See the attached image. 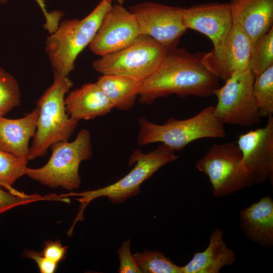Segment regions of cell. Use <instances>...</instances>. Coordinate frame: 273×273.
<instances>
[{
  "mask_svg": "<svg viewBox=\"0 0 273 273\" xmlns=\"http://www.w3.org/2000/svg\"><path fill=\"white\" fill-rule=\"evenodd\" d=\"M204 53H192L184 48L167 53L159 68L142 81L139 101L150 105L159 98L175 94L206 98L219 87V79L204 65Z\"/></svg>",
  "mask_w": 273,
  "mask_h": 273,
  "instance_id": "1",
  "label": "cell"
},
{
  "mask_svg": "<svg viewBox=\"0 0 273 273\" xmlns=\"http://www.w3.org/2000/svg\"><path fill=\"white\" fill-rule=\"evenodd\" d=\"M178 156L168 146L161 144L154 150L144 153L140 149L134 150L129 156V166L135 164L132 169L115 183L96 190L79 193L71 192L61 194V198L78 197L80 202L78 212L68 232H73L75 225L83 219L85 207L94 200L106 197L114 204H121L140 192L141 185L163 166L176 160Z\"/></svg>",
  "mask_w": 273,
  "mask_h": 273,
  "instance_id": "2",
  "label": "cell"
},
{
  "mask_svg": "<svg viewBox=\"0 0 273 273\" xmlns=\"http://www.w3.org/2000/svg\"><path fill=\"white\" fill-rule=\"evenodd\" d=\"M112 3L102 0L82 19L63 20L47 37L45 51L53 73L68 76L74 70L78 56L93 40Z\"/></svg>",
  "mask_w": 273,
  "mask_h": 273,
  "instance_id": "3",
  "label": "cell"
},
{
  "mask_svg": "<svg viewBox=\"0 0 273 273\" xmlns=\"http://www.w3.org/2000/svg\"><path fill=\"white\" fill-rule=\"evenodd\" d=\"M53 73V83L36 102L39 114L28 160L46 155L55 143L68 141L78 123L70 118L65 110V96L73 86V82L68 76Z\"/></svg>",
  "mask_w": 273,
  "mask_h": 273,
  "instance_id": "4",
  "label": "cell"
},
{
  "mask_svg": "<svg viewBox=\"0 0 273 273\" xmlns=\"http://www.w3.org/2000/svg\"><path fill=\"white\" fill-rule=\"evenodd\" d=\"M138 122L137 141L140 145L160 143L174 151H180L198 140L223 138L226 134L224 124L214 115L212 106L186 119L171 117L160 124L142 116Z\"/></svg>",
  "mask_w": 273,
  "mask_h": 273,
  "instance_id": "5",
  "label": "cell"
},
{
  "mask_svg": "<svg viewBox=\"0 0 273 273\" xmlns=\"http://www.w3.org/2000/svg\"><path fill=\"white\" fill-rule=\"evenodd\" d=\"M50 148L52 153L48 162L40 168L28 167L26 175L51 188L61 187L68 190L77 188L81 184L80 164L89 159L93 154L89 131L82 129L73 141H61Z\"/></svg>",
  "mask_w": 273,
  "mask_h": 273,
  "instance_id": "6",
  "label": "cell"
},
{
  "mask_svg": "<svg viewBox=\"0 0 273 273\" xmlns=\"http://www.w3.org/2000/svg\"><path fill=\"white\" fill-rule=\"evenodd\" d=\"M206 175L215 197L227 196L255 184L242 162L241 152L237 144H213L196 164Z\"/></svg>",
  "mask_w": 273,
  "mask_h": 273,
  "instance_id": "7",
  "label": "cell"
},
{
  "mask_svg": "<svg viewBox=\"0 0 273 273\" xmlns=\"http://www.w3.org/2000/svg\"><path fill=\"white\" fill-rule=\"evenodd\" d=\"M168 51L151 37L141 35L126 48L95 60L92 67L102 75H121L143 81L159 68Z\"/></svg>",
  "mask_w": 273,
  "mask_h": 273,
  "instance_id": "8",
  "label": "cell"
},
{
  "mask_svg": "<svg viewBox=\"0 0 273 273\" xmlns=\"http://www.w3.org/2000/svg\"><path fill=\"white\" fill-rule=\"evenodd\" d=\"M254 78L247 68L234 74L214 91L217 102L214 114L224 125L249 127L260 123L262 117L252 94Z\"/></svg>",
  "mask_w": 273,
  "mask_h": 273,
  "instance_id": "9",
  "label": "cell"
},
{
  "mask_svg": "<svg viewBox=\"0 0 273 273\" xmlns=\"http://www.w3.org/2000/svg\"><path fill=\"white\" fill-rule=\"evenodd\" d=\"M185 8L144 2L130 6L129 10L138 21L141 35L151 37L170 51L177 48L188 30L184 22Z\"/></svg>",
  "mask_w": 273,
  "mask_h": 273,
  "instance_id": "10",
  "label": "cell"
},
{
  "mask_svg": "<svg viewBox=\"0 0 273 273\" xmlns=\"http://www.w3.org/2000/svg\"><path fill=\"white\" fill-rule=\"evenodd\" d=\"M253 42L234 20L223 42L203 54L205 66L224 81L235 73L248 68Z\"/></svg>",
  "mask_w": 273,
  "mask_h": 273,
  "instance_id": "11",
  "label": "cell"
},
{
  "mask_svg": "<svg viewBox=\"0 0 273 273\" xmlns=\"http://www.w3.org/2000/svg\"><path fill=\"white\" fill-rule=\"evenodd\" d=\"M140 35L135 17L117 3L112 5L104 16L89 47L93 53L101 57L126 48Z\"/></svg>",
  "mask_w": 273,
  "mask_h": 273,
  "instance_id": "12",
  "label": "cell"
},
{
  "mask_svg": "<svg viewBox=\"0 0 273 273\" xmlns=\"http://www.w3.org/2000/svg\"><path fill=\"white\" fill-rule=\"evenodd\" d=\"M267 118L264 127L240 135L237 141L242 164L254 184L273 181V117Z\"/></svg>",
  "mask_w": 273,
  "mask_h": 273,
  "instance_id": "13",
  "label": "cell"
},
{
  "mask_svg": "<svg viewBox=\"0 0 273 273\" xmlns=\"http://www.w3.org/2000/svg\"><path fill=\"white\" fill-rule=\"evenodd\" d=\"M184 22L187 29L206 35L216 47L228 34L233 19L229 3H209L185 8Z\"/></svg>",
  "mask_w": 273,
  "mask_h": 273,
  "instance_id": "14",
  "label": "cell"
},
{
  "mask_svg": "<svg viewBox=\"0 0 273 273\" xmlns=\"http://www.w3.org/2000/svg\"><path fill=\"white\" fill-rule=\"evenodd\" d=\"M233 20L254 43L272 27L273 0H231Z\"/></svg>",
  "mask_w": 273,
  "mask_h": 273,
  "instance_id": "15",
  "label": "cell"
},
{
  "mask_svg": "<svg viewBox=\"0 0 273 273\" xmlns=\"http://www.w3.org/2000/svg\"><path fill=\"white\" fill-rule=\"evenodd\" d=\"M240 228L250 241L263 248L273 246V200L269 196L241 210Z\"/></svg>",
  "mask_w": 273,
  "mask_h": 273,
  "instance_id": "16",
  "label": "cell"
},
{
  "mask_svg": "<svg viewBox=\"0 0 273 273\" xmlns=\"http://www.w3.org/2000/svg\"><path fill=\"white\" fill-rule=\"evenodd\" d=\"M65 105L69 117L77 121L104 116L114 108L96 82L85 83L70 92L65 99Z\"/></svg>",
  "mask_w": 273,
  "mask_h": 273,
  "instance_id": "17",
  "label": "cell"
},
{
  "mask_svg": "<svg viewBox=\"0 0 273 273\" xmlns=\"http://www.w3.org/2000/svg\"><path fill=\"white\" fill-rule=\"evenodd\" d=\"M38 114L36 107L20 118L0 116V150L28 160L29 142L35 135Z\"/></svg>",
  "mask_w": 273,
  "mask_h": 273,
  "instance_id": "18",
  "label": "cell"
},
{
  "mask_svg": "<svg viewBox=\"0 0 273 273\" xmlns=\"http://www.w3.org/2000/svg\"><path fill=\"white\" fill-rule=\"evenodd\" d=\"M223 231L215 228L211 233L207 248L196 252L191 260L181 266V273H219L222 268L234 264L235 251L223 238Z\"/></svg>",
  "mask_w": 273,
  "mask_h": 273,
  "instance_id": "19",
  "label": "cell"
},
{
  "mask_svg": "<svg viewBox=\"0 0 273 273\" xmlns=\"http://www.w3.org/2000/svg\"><path fill=\"white\" fill-rule=\"evenodd\" d=\"M109 99L114 108L130 109L142 85V81L129 77L103 74L96 82Z\"/></svg>",
  "mask_w": 273,
  "mask_h": 273,
  "instance_id": "20",
  "label": "cell"
},
{
  "mask_svg": "<svg viewBox=\"0 0 273 273\" xmlns=\"http://www.w3.org/2000/svg\"><path fill=\"white\" fill-rule=\"evenodd\" d=\"M28 161L0 150V186L13 194H21L12 186L18 179L26 175Z\"/></svg>",
  "mask_w": 273,
  "mask_h": 273,
  "instance_id": "21",
  "label": "cell"
},
{
  "mask_svg": "<svg viewBox=\"0 0 273 273\" xmlns=\"http://www.w3.org/2000/svg\"><path fill=\"white\" fill-rule=\"evenodd\" d=\"M252 94L261 117L273 114V65L254 78Z\"/></svg>",
  "mask_w": 273,
  "mask_h": 273,
  "instance_id": "22",
  "label": "cell"
},
{
  "mask_svg": "<svg viewBox=\"0 0 273 273\" xmlns=\"http://www.w3.org/2000/svg\"><path fill=\"white\" fill-rule=\"evenodd\" d=\"M273 65V27L253 44L248 68L254 77Z\"/></svg>",
  "mask_w": 273,
  "mask_h": 273,
  "instance_id": "23",
  "label": "cell"
},
{
  "mask_svg": "<svg viewBox=\"0 0 273 273\" xmlns=\"http://www.w3.org/2000/svg\"><path fill=\"white\" fill-rule=\"evenodd\" d=\"M132 255L142 273H181V266L175 264L162 252L145 249Z\"/></svg>",
  "mask_w": 273,
  "mask_h": 273,
  "instance_id": "24",
  "label": "cell"
},
{
  "mask_svg": "<svg viewBox=\"0 0 273 273\" xmlns=\"http://www.w3.org/2000/svg\"><path fill=\"white\" fill-rule=\"evenodd\" d=\"M21 94L15 77L0 67V116L21 104Z\"/></svg>",
  "mask_w": 273,
  "mask_h": 273,
  "instance_id": "25",
  "label": "cell"
},
{
  "mask_svg": "<svg viewBox=\"0 0 273 273\" xmlns=\"http://www.w3.org/2000/svg\"><path fill=\"white\" fill-rule=\"evenodd\" d=\"M43 200L65 202V200L55 194L44 196L38 194H25L23 193L15 194L4 190L0 186V214L20 205Z\"/></svg>",
  "mask_w": 273,
  "mask_h": 273,
  "instance_id": "26",
  "label": "cell"
},
{
  "mask_svg": "<svg viewBox=\"0 0 273 273\" xmlns=\"http://www.w3.org/2000/svg\"><path fill=\"white\" fill-rule=\"evenodd\" d=\"M131 240L123 241L117 252L120 261L119 273H142L130 251Z\"/></svg>",
  "mask_w": 273,
  "mask_h": 273,
  "instance_id": "27",
  "label": "cell"
},
{
  "mask_svg": "<svg viewBox=\"0 0 273 273\" xmlns=\"http://www.w3.org/2000/svg\"><path fill=\"white\" fill-rule=\"evenodd\" d=\"M9 0H0V3L3 4ZM40 8L45 17L46 22L43 27L50 34L54 32L58 28L61 19L63 17L64 13L60 10H55L48 12L46 9L44 0H35Z\"/></svg>",
  "mask_w": 273,
  "mask_h": 273,
  "instance_id": "28",
  "label": "cell"
},
{
  "mask_svg": "<svg viewBox=\"0 0 273 273\" xmlns=\"http://www.w3.org/2000/svg\"><path fill=\"white\" fill-rule=\"evenodd\" d=\"M68 247L63 246L59 240L46 242L40 252L49 260L58 264L66 258Z\"/></svg>",
  "mask_w": 273,
  "mask_h": 273,
  "instance_id": "29",
  "label": "cell"
},
{
  "mask_svg": "<svg viewBox=\"0 0 273 273\" xmlns=\"http://www.w3.org/2000/svg\"><path fill=\"white\" fill-rule=\"evenodd\" d=\"M23 255L33 260L37 264L41 273H53L57 268L58 264L49 260L40 252L33 250H26Z\"/></svg>",
  "mask_w": 273,
  "mask_h": 273,
  "instance_id": "30",
  "label": "cell"
},
{
  "mask_svg": "<svg viewBox=\"0 0 273 273\" xmlns=\"http://www.w3.org/2000/svg\"><path fill=\"white\" fill-rule=\"evenodd\" d=\"M110 1H111L112 2L113 1H116L118 4H120V5H122L124 2V0H110Z\"/></svg>",
  "mask_w": 273,
  "mask_h": 273,
  "instance_id": "31",
  "label": "cell"
}]
</instances>
